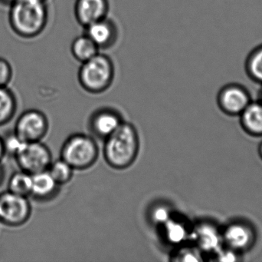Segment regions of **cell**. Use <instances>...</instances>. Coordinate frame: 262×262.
<instances>
[{"mask_svg":"<svg viewBox=\"0 0 262 262\" xmlns=\"http://www.w3.org/2000/svg\"><path fill=\"white\" fill-rule=\"evenodd\" d=\"M245 70L252 81L262 85V44L249 52L245 63Z\"/></svg>","mask_w":262,"mask_h":262,"instance_id":"d6986e66","label":"cell"},{"mask_svg":"<svg viewBox=\"0 0 262 262\" xmlns=\"http://www.w3.org/2000/svg\"><path fill=\"white\" fill-rule=\"evenodd\" d=\"M49 21V10L42 0H17L10 5L9 22L12 30L23 38L38 36Z\"/></svg>","mask_w":262,"mask_h":262,"instance_id":"6da1fadb","label":"cell"},{"mask_svg":"<svg viewBox=\"0 0 262 262\" xmlns=\"http://www.w3.org/2000/svg\"><path fill=\"white\" fill-rule=\"evenodd\" d=\"M98 158L96 142L84 134L71 135L63 145L61 159L70 165L74 170H84L92 167Z\"/></svg>","mask_w":262,"mask_h":262,"instance_id":"277c9868","label":"cell"},{"mask_svg":"<svg viewBox=\"0 0 262 262\" xmlns=\"http://www.w3.org/2000/svg\"><path fill=\"white\" fill-rule=\"evenodd\" d=\"M124 123L121 115L113 109H103L97 111L90 120L92 132L100 138H107Z\"/></svg>","mask_w":262,"mask_h":262,"instance_id":"8fae6325","label":"cell"},{"mask_svg":"<svg viewBox=\"0 0 262 262\" xmlns=\"http://www.w3.org/2000/svg\"><path fill=\"white\" fill-rule=\"evenodd\" d=\"M47 117L41 111L29 109L15 122L13 133L23 143L41 141L49 131Z\"/></svg>","mask_w":262,"mask_h":262,"instance_id":"52a82bcc","label":"cell"},{"mask_svg":"<svg viewBox=\"0 0 262 262\" xmlns=\"http://www.w3.org/2000/svg\"><path fill=\"white\" fill-rule=\"evenodd\" d=\"M19 169L31 175L48 170L52 164V153L41 141L23 143L13 155Z\"/></svg>","mask_w":262,"mask_h":262,"instance_id":"5b68a950","label":"cell"},{"mask_svg":"<svg viewBox=\"0 0 262 262\" xmlns=\"http://www.w3.org/2000/svg\"><path fill=\"white\" fill-rule=\"evenodd\" d=\"M32 205L28 197L12 192L0 194V223L17 228L26 224L32 215Z\"/></svg>","mask_w":262,"mask_h":262,"instance_id":"8992f818","label":"cell"},{"mask_svg":"<svg viewBox=\"0 0 262 262\" xmlns=\"http://www.w3.org/2000/svg\"><path fill=\"white\" fill-rule=\"evenodd\" d=\"M195 237L200 249L207 252L218 251L223 241V236L216 228L209 224L201 225L196 229Z\"/></svg>","mask_w":262,"mask_h":262,"instance_id":"5bb4252c","label":"cell"},{"mask_svg":"<svg viewBox=\"0 0 262 262\" xmlns=\"http://www.w3.org/2000/svg\"><path fill=\"white\" fill-rule=\"evenodd\" d=\"M198 255L196 253L189 251V249L186 250L181 251L180 253L177 254V261H200V258H198Z\"/></svg>","mask_w":262,"mask_h":262,"instance_id":"cb8c5ba5","label":"cell"},{"mask_svg":"<svg viewBox=\"0 0 262 262\" xmlns=\"http://www.w3.org/2000/svg\"><path fill=\"white\" fill-rule=\"evenodd\" d=\"M220 261H236V256L232 252H221L220 255Z\"/></svg>","mask_w":262,"mask_h":262,"instance_id":"d4e9b609","label":"cell"},{"mask_svg":"<svg viewBox=\"0 0 262 262\" xmlns=\"http://www.w3.org/2000/svg\"><path fill=\"white\" fill-rule=\"evenodd\" d=\"M105 140L104 155L108 166L123 170L134 164L140 149V138L134 126L124 122Z\"/></svg>","mask_w":262,"mask_h":262,"instance_id":"7a4b0ae2","label":"cell"},{"mask_svg":"<svg viewBox=\"0 0 262 262\" xmlns=\"http://www.w3.org/2000/svg\"><path fill=\"white\" fill-rule=\"evenodd\" d=\"M84 34L95 43L100 50L109 49L118 42L119 29L113 19L106 17L84 27Z\"/></svg>","mask_w":262,"mask_h":262,"instance_id":"ba28073f","label":"cell"},{"mask_svg":"<svg viewBox=\"0 0 262 262\" xmlns=\"http://www.w3.org/2000/svg\"><path fill=\"white\" fill-rule=\"evenodd\" d=\"M17 0H0L1 4L9 5L10 6L12 3H15Z\"/></svg>","mask_w":262,"mask_h":262,"instance_id":"4316f807","label":"cell"},{"mask_svg":"<svg viewBox=\"0 0 262 262\" xmlns=\"http://www.w3.org/2000/svg\"><path fill=\"white\" fill-rule=\"evenodd\" d=\"M48 171L59 186L67 184L73 176V168L61 158L52 163Z\"/></svg>","mask_w":262,"mask_h":262,"instance_id":"ffe728a7","label":"cell"},{"mask_svg":"<svg viewBox=\"0 0 262 262\" xmlns=\"http://www.w3.org/2000/svg\"><path fill=\"white\" fill-rule=\"evenodd\" d=\"M151 219L157 225L164 226L171 218L170 211L166 206H159L152 209Z\"/></svg>","mask_w":262,"mask_h":262,"instance_id":"7402d4cb","label":"cell"},{"mask_svg":"<svg viewBox=\"0 0 262 262\" xmlns=\"http://www.w3.org/2000/svg\"><path fill=\"white\" fill-rule=\"evenodd\" d=\"M59 185L55 181L49 171L32 175L30 196L38 201H48L55 196Z\"/></svg>","mask_w":262,"mask_h":262,"instance_id":"7c38bea8","label":"cell"},{"mask_svg":"<svg viewBox=\"0 0 262 262\" xmlns=\"http://www.w3.org/2000/svg\"><path fill=\"white\" fill-rule=\"evenodd\" d=\"M72 56L80 63H84L99 53L100 49L86 34L76 37L71 46Z\"/></svg>","mask_w":262,"mask_h":262,"instance_id":"9a60e30c","label":"cell"},{"mask_svg":"<svg viewBox=\"0 0 262 262\" xmlns=\"http://www.w3.org/2000/svg\"><path fill=\"white\" fill-rule=\"evenodd\" d=\"M115 67L113 60L105 54H97L93 58L81 63L78 72L80 86L86 92L100 94L113 84Z\"/></svg>","mask_w":262,"mask_h":262,"instance_id":"3957f363","label":"cell"},{"mask_svg":"<svg viewBox=\"0 0 262 262\" xmlns=\"http://www.w3.org/2000/svg\"><path fill=\"white\" fill-rule=\"evenodd\" d=\"M18 103L13 92L7 87H0V126L12 121L16 113Z\"/></svg>","mask_w":262,"mask_h":262,"instance_id":"2e32d148","label":"cell"},{"mask_svg":"<svg viewBox=\"0 0 262 262\" xmlns=\"http://www.w3.org/2000/svg\"><path fill=\"white\" fill-rule=\"evenodd\" d=\"M42 1H44V2H47L48 0H42Z\"/></svg>","mask_w":262,"mask_h":262,"instance_id":"f1b7e54d","label":"cell"},{"mask_svg":"<svg viewBox=\"0 0 262 262\" xmlns=\"http://www.w3.org/2000/svg\"><path fill=\"white\" fill-rule=\"evenodd\" d=\"M223 241L234 251L247 249L253 241L252 229L246 225L235 223L228 226L223 235Z\"/></svg>","mask_w":262,"mask_h":262,"instance_id":"4fadbf2b","label":"cell"},{"mask_svg":"<svg viewBox=\"0 0 262 262\" xmlns=\"http://www.w3.org/2000/svg\"><path fill=\"white\" fill-rule=\"evenodd\" d=\"M164 226L166 239L171 244H180L184 241L187 237L186 226L180 221H176L171 218Z\"/></svg>","mask_w":262,"mask_h":262,"instance_id":"44dd1931","label":"cell"},{"mask_svg":"<svg viewBox=\"0 0 262 262\" xmlns=\"http://www.w3.org/2000/svg\"><path fill=\"white\" fill-rule=\"evenodd\" d=\"M261 151H262V149H261Z\"/></svg>","mask_w":262,"mask_h":262,"instance_id":"f546056e","label":"cell"},{"mask_svg":"<svg viewBox=\"0 0 262 262\" xmlns=\"http://www.w3.org/2000/svg\"><path fill=\"white\" fill-rule=\"evenodd\" d=\"M32 175L20 169L14 172L8 182V191L21 196L29 197L31 195Z\"/></svg>","mask_w":262,"mask_h":262,"instance_id":"ac0fdd59","label":"cell"},{"mask_svg":"<svg viewBox=\"0 0 262 262\" xmlns=\"http://www.w3.org/2000/svg\"><path fill=\"white\" fill-rule=\"evenodd\" d=\"M218 99L222 109L229 114L243 113L250 104L249 92L238 84L226 85L220 90Z\"/></svg>","mask_w":262,"mask_h":262,"instance_id":"30bf717a","label":"cell"},{"mask_svg":"<svg viewBox=\"0 0 262 262\" xmlns=\"http://www.w3.org/2000/svg\"><path fill=\"white\" fill-rule=\"evenodd\" d=\"M6 149H5L4 140H3V138L0 136V163H1L3 158L6 156Z\"/></svg>","mask_w":262,"mask_h":262,"instance_id":"484cf974","label":"cell"},{"mask_svg":"<svg viewBox=\"0 0 262 262\" xmlns=\"http://www.w3.org/2000/svg\"><path fill=\"white\" fill-rule=\"evenodd\" d=\"M243 122L249 132L262 134V104L250 103L243 112Z\"/></svg>","mask_w":262,"mask_h":262,"instance_id":"e0dca14e","label":"cell"},{"mask_svg":"<svg viewBox=\"0 0 262 262\" xmlns=\"http://www.w3.org/2000/svg\"><path fill=\"white\" fill-rule=\"evenodd\" d=\"M109 9L108 0H76L74 13L78 24L84 28L107 17Z\"/></svg>","mask_w":262,"mask_h":262,"instance_id":"9c48e42d","label":"cell"},{"mask_svg":"<svg viewBox=\"0 0 262 262\" xmlns=\"http://www.w3.org/2000/svg\"><path fill=\"white\" fill-rule=\"evenodd\" d=\"M13 75L10 63L0 57V87H7Z\"/></svg>","mask_w":262,"mask_h":262,"instance_id":"603a6c76","label":"cell"},{"mask_svg":"<svg viewBox=\"0 0 262 262\" xmlns=\"http://www.w3.org/2000/svg\"><path fill=\"white\" fill-rule=\"evenodd\" d=\"M1 164L2 163H0V183L3 180V176H4V169H3V166Z\"/></svg>","mask_w":262,"mask_h":262,"instance_id":"83f0119b","label":"cell"}]
</instances>
